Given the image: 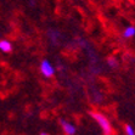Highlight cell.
<instances>
[{"label": "cell", "mask_w": 135, "mask_h": 135, "mask_svg": "<svg viewBox=\"0 0 135 135\" xmlns=\"http://www.w3.org/2000/svg\"><path fill=\"white\" fill-rule=\"evenodd\" d=\"M124 133H126L127 135H134L135 134V130H134V128H133L132 126L127 124V126L124 127Z\"/></svg>", "instance_id": "52a82bcc"}, {"label": "cell", "mask_w": 135, "mask_h": 135, "mask_svg": "<svg viewBox=\"0 0 135 135\" xmlns=\"http://www.w3.org/2000/svg\"><path fill=\"white\" fill-rule=\"evenodd\" d=\"M60 124H61V128L63 129V132L66 133V134L74 135L75 133H77V128H75V126L73 124V123L67 122V120H65V119H61Z\"/></svg>", "instance_id": "3957f363"}, {"label": "cell", "mask_w": 135, "mask_h": 135, "mask_svg": "<svg viewBox=\"0 0 135 135\" xmlns=\"http://www.w3.org/2000/svg\"><path fill=\"white\" fill-rule=\"evenodd\" d=\"M50 37H51V40L52 41H56V39H57V37H59V33H50Z\"/></svg>", "instance_id": "ba28073f"}, {"label": "cell", "mask_w": 135, "mask_h": 135, "mask_svg": "<svg viewBox=\"0 0 135 135\" xmlns=\"http://www.w3.org/2000/svg\"><path fill=\"white\" fill-rule=\"evenodd\" d=\"M40 72L44 77L50 78V77L54 75V73H55V68H54V66L47 60H44L40 63Z\"/></svg>", "instance_id": "7a4b0ae2"}, {"label": "cell", "mask_w": 135, "mask_h": 135, "mask_svg": "<svg viewBox=\"0 0 135 135\" xmlns=\"http://www.w3.org/2000/svg\"><path fill=\"white\" fill-rule=\"evenodd\" d=\"M107 65L111 67V68H117L118 67V62H117L116 59H113V57H111V59H108V61H107Z\"/></svg>", "instance_id": "8992f818"}, {"label": "cell", "mask_w": 135, "mask_h": 135, "mask_svg": "<svg viewBox=\"0 0 135 135\" xmlns=\"http://www.w3.org/2000/svg\"><path fill=\"white\" fill-rule=\"evenodd\" d=\"M0 49H1L4 52H10V51L12 50V45L7 40H1L0 41Z\"/></svg>", "instance_id": "5b68a950"}, {"label": "cell", "mask_w": 135, "mask_h": 135, "mask_svg": "<svg viewBox=\"0 0 135 135\" xmlns=\"http://www.w3.org/2000/svg\"><path fill=\"white\" fill-rule=\"evenodd\" d=\"M123 37L126 38V39H132L133 37H135V27L133 26H128L124 32H123Z\"/></svg>", "instance_id": "277c9868"}, {"label": "cell", "mask_w": 135, "mask_h": 135, "mask_svg": "<svg viewBox=\"0 0 135 135\" xmlns=\"http://www.w3.org/2000/svg\"><path fill=\"white\" fill-rule=\"evenodd\" d=\"M91 117H93V119L96 122V124L100 127V129L102 130L104 134H111V133H112L111 122L105 114H102V113H100V112H91Z\"/></svg>", "instance_id": "6da1fadb"}]
</instances>
